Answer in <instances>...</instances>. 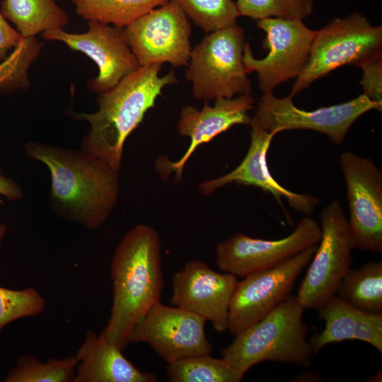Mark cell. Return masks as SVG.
<instances>
[{"label": "cell", "instance_id": "obj_1", "mask_svg": "<svg viewBox=\"0 0 382 382\" xmlns=\"http://www.w3.org/2000/svg\"><path fill=\"white\" fill-rule=\"evenodd\" d=\"M25 152L51 175L50 202L61 216L89 229L99 228L119 197L118 171L83 151L29 141Z\"/></svg>", "mask_w": 382, "mask_h": 382}, {"label": "cell", "instance_id": "obj_2", "mask_svg": "<svg viewBox=\"0 0 382 382\" xmlns=\"http://www.w3.org/2000/svg\"><path fill=\"white\" fill-rule=\"evenodd\" d=\"M110 274L113 300L102 332L123 351L133 327L160 299L163 277L158 232L144 224L129 230L115 250Z\"/></svg>", "mask_w": 382, "mask_h": 382}, {"label": "cell", "instance_id": "obj_3", "mask_svg": "<svg viewBox=\"0 0 382 382\" xmlns=\"http://www.w3.org/2000/svg\"><path fill=\"white\" fill-rule=\"evenodd\" d=\"M161 66H141L112 89L99 94L96 112L75 114L76 117L91 125L83 140L82 151L120 170L127 138L154 106L162 89L178 83L173 70L160 76Z\"/></svg>", "mask_w": 382, "mask_h": 382}, {"label": "cell", "instance_id": "obj_4", "mask_svg": "<svg viewBox=\"0 0 382 382\" xmlns=\"http://www.w3.org/2000/svg\"><path fill=\"white\" fill-rule=\"evenodd\" d=\"M305 308L289 295L221 351L222 357L243 373L264 361L308 366L313 355L303 321Z\"/></svg>", "mask_w": 382, "mask_h": 382}, {"label": "cell", "instance_id": "obj_5", "mask_svg": "<svg viewBox=\"0 0 382 382\" xmlns=\"http://www.w3.org/2000/svg\"><path fill=\"white\" fill-rule=\"evenodd\" d=\"M379 57H382L381 25H373L359 12L335 18L316 30L307 64L289 96L294 98L341 66L360 67Z\"/></svg>", "mask_w": 382, "mask_h": 382}, {"label": "cell", "instance_id": "obj_6", "mask_svg": "<svg viewBox=\"0 0 382 382\" xmlns=\"http://www.w3.org/2000/svg\"><path fill=\"white\" fill-rule=\"evenodd\" d=\"M245 44L244 29L235 23L209 33L192 48L185 77L196 99L207 102L250 94L243 62Z\"/></svg>", "mask_w": 382, "mask_h": 382}, {"label": "cell", "instance_id": "obj_7", "mask_svg": "<svg viewBox=\"0 0 382 382\" xmlns=\"http://www.w3.org/2000/svg\"><path fill=\"white\" fill-rule=\"evenodd\" d=\"M320 222L321 238L296 296L305 309L316 311L335 296L352 262L347 219L339 201L324 207Z\"/></svg>", "mask_w": 382, "mask_h": 382}, {"label": "cell", "instance_id": "obj_8", "mask_svg": "<svg viewBox=\"0 0 382 382\" xmlns=\"http://www.w3.org/2000/svg\"><path fill=\"white\" fill-rule=\"evenodd\" d=\"M257 26L265 33L262 47L268 53L264 58L257 59L246 42L243 62L248 74L257 73L259 89L263 94L273 92L279 85L301 74L308 60L316 30L308 28L302 20L277 18L258 20Z\"/></svg>", "mask_w": 382, "mask_h": 382}, {"label": "cell", "instance_id": "obj_9", "mask_svg": "<svg viewBox=\"0 0 382 382\" xmlns=\"http://www.w3.org/2000/svg\"><path fill=\"white\" fill-rule=\"evenodd\" d=\"M371 110L382 111L363 93L345 103L305 110L294 105L291 96L278 98L273 92H269L262 94L254 116L274 136L285 130H313L339 144L345 140L355 121Z\"/></svg>", "mask_w": 382, "mask_h": 382}, {"label": "cell", "instance_id": "obj_10", "mask_svg": "<svg viewBox=\"0 0 382 382\" xmlns=\"http://www.w3.org/2000/svg\"><path fill=\"white\" fill-rule=\"evenodd\" d=\"M189 18L178 0H168L124 28L140 66H187L192 50Z\"/></svg>", "mask_w": 382, "mask_h": 382}, {"label": "cell", "instance_id": "obj_11", "mask_svg": "<svg viewBox=\"0 0 382 382\" xmlns=\"http://www.w3.org/2000/svg\"><path fill=\"white\" fill-rule=\"evenodd\" d=\"M340 166L347 188L352 249L382 252V173L374 161L343 152Z\"/></svg>", "mask_w": 382, "mask_h": 382}, {"label": "cell", "instance_id": "obj_12", "mask_svg": "<svg viewBox=\"0 0 382 382\" xmlns=\"http://www.w3.org/2000/svg\"><path fill=\"white\" fill-rule=\"evenodd\" d=\"M316 247L311 246L274 267L251 273L237 283L228 310L227 330L231 335L236 336L259 321L290 295Z\"/></svg>", "mask_w": 382, "mask_h": 382}, {"label": "cell", "instance_id": "obj_13", "mask_svg": "<svg viewBox=\"0 0 382 382\" xmlns=\"http://www.w3.org/2000/svg\"><path fill=\"white\" fill-rule=\"evenodd\" d=\"M207 319L186 309L158 301L135 324L128 344L146 342L168 364L192 356L210 354Z\"/></svg>", "mask_w": 382, "mask_h": 382}, {"label": "cell", "instance_id": "obj_14", "mask_svg": "<svg viewBox=\"0 0 382 382\" xmlns=\"http://www.w3.org/2000/svg\"><path fill=\"white\" fill-rule=\"evenodd\" d=\"M320 226L306 216L289 236L279 240H263L238 233L219 243L216 262L223 272L244 277L274 267L303 250L318 244Z\"/></svg>", "mask_w": 382, "mask_h": 382}, {"label": "cell", "instance_id": "obj_15", "mask_svg": "<svg viewBox=\"0 0 382 382\" xmlns=\"http://www.w3.org/2000/svg\"><path fill=\"white\" fill-rule=\"evenodd\" d=\"M88 30L83 33L54 29L42 34L44 39L62 42L96 63L98 74L87 86L99 95L112 89L141 66L127 42L124 28L96 21H88Z\"/></svg>", "mask_w": 382, "mask_h": 382}, {"label": "cell", "instance_id": "obj_16", "mask_svg": "<svg viewBox=\"0 0 382 382\" xmlns=\"http://www.w3.org/2000/svg\"><path fill=\"white\" fill-rule=\"evenodd\" d=\"M170 303L203 316L218 332L227 330L236 276L212 270L199 260L187 262L173 274Z\"/></svg>", "mask_w": 382, "mask_h": 382}, {"label": "cell", "instance_id": "obj_17", "mask_svg": "<svg viewBox=\"0 0 382 382\" xmlns=\"http://www.w3.org/2000/svg\"><path fill=\"white\" fill-rule=\"evenodd\" d=\"M214 100L213 106L205 101L201 110L193 105L183 108L177 128L181 136L190 137V144L178 161L172 162L161 158L158 168L162 175L175 172L180 180L187 161L199 146L209 142L234 125H250L251 118L248 112L254 108L255 101L250 94L235 98H219Z\"/></svg>", "mask_w": 382, "mask_h": 382}, {"label": "cell", "instance_id": "obj_18", "mask_svg": "<svg viewBox=\"0 0 382 382\" xmlns=\"http://www.w3.org/2000/svg\"><path fill=\"white\" fill-rule=\"evenodd\" d=\"M250 144L241 163L231 172L199 185L203 195H209L231 183L261 188L272 195L282 205L284 198L294 209L311 214L318 204V199L311 195L292 192L280 185L272 175L267 162V154L274 135L270 134L255 116L251 118Z\"/></svg>", "mask_w": 382, "mask_h": 382}, {"label": "cell", "instance_id": "obj_19", "mask_svg": "<svg viewBox=\"0 0 382 382\" xmlns=\"http://www.w3.org/2000/svg\"><path fill=\"white\" fill-rule=\"evenodd\" d=\"M78 364L74 382H156L157 376L142 371L129 361L122 351L101 332L86 333L76 351Z\"/></svg>", "mask_w": 382, "mask_h": 382}, {"label": "cell", "instance_id": "obj_20", "mask_svg": "<svg viewBox=\"0 0 382 382\" xmlns=\"http://www.w3.org/2000/svg\"><path fill=\"white\" fill-rule=\"evenodd\" d=\"M0 11L25 38L63 29L69 23L66 12L54 0H3Z\"/></svg>", "mask_w": 382, "mask_h": 382}, {"label": "cell", "instance_id": "obj_21", "mask_svg": "<svg viewBox=\"0 0 382 382\" xmlns=\"http://www.w3.org/2000/svg\"><path fill=\"white\" fill-rule=\"evenodd\" d=\"M335 295L361 311L382 313V261L348 269Z\"/></svg>", "mask_w": 382, "mask_h": 382}, {"label": "cell", "instance_id": "obj_22", "mask_svg": "<svg viewBox=\"0 0 382 382\" xmlns=\"http://www.w3.org/2000/svg\"><path fill=\"white\" fill-rule=\"evenodd\" d=\"M168 0H71L76 12L88 21L120 28L129 24Z\"/></svg>", "mask_w": 382, "mask_h": 382}, {"label": "cell", "instance_id": "obj_23", "mask_svg": "<svg viewBox=\"0 0 382 382\" xmlns=\"http://www.w3.org/2000/svg\"><path fill=\"white\" fill-rule=\"evenodd\" d=\"M167 374L170 382H239L245 375L224 358L216 359L209 354L169 363Z\"/></svg>", "mask_w": 382, "mask_h": 382}, {"label": "cell", "instance_id": "obj_24", "mask_svg": "<svg viewBox=\"0 0 382 382\" xmlns=\"http://www.w3.org/2000/svg\"><path fill=\"white\" fill-rule=\"evenodd\" d=\"M318 311L325 326L321 332L313 335L308 340L313 355L328 344L354 340L359 310L335 295Z\"/></svg>", "mask_w": 382, "mask_h": 382}, {"label": "cell", "instance_id": "obj_25", "mask_svg": "<svg viewBox=\"0 0 382 382\" xmlns=\"http://www.w3.org/2000/svg\"><path fill=\"white\" fill-rule=\"evenodd\" d=\"M78 359L75 356L42 361L35 356L22 355L4 382H74Z\"/></svg>", "mask_w": 382, "mask_h": 382}, {"label": "cell", "instance_id": "obj_26", "mask_svg": "<svg viewBox=\"0 0 382 382\" xmlns=\"http://www.w3.org/2000/svg\"><path fill=\"white\" fill-rule=\"evenodd\" d=\"M42 46L35 37H23L11 52L0 61V91L28 87V71L38 57Z\"/></svg>", "mask_w": 382, "mask_h": 382}, {"label": "cell", "instance_id": "obj_27", "mask_svg": "<svg viewBox=\"0 0 382 382\" xmlns=\"http://www.w3.org/2000/svg\"><path fill=\"white\" fill-rule=\"evenodd\" d=\"M187 16L205 33L236 23L240 16L233 0H178Z\"/></svg>", "mask_w": 382, "mask_h": 382}, {"label": "cell", "instance_id": "obj_28", "mask_svg": "<svg viewBox=\"0 0 382 382\" xmlns=\"http://www.w3.org/2000/svg\"><path fill=\"white\" fill-rule=\"evenodd\" d=\"M240 16L258 21L267 18L303 20L313 11V0H236Z\"/></svg>", "mask_w": 382, "mask_h": 382}, {"label": "cell", "instance_id": "obj_29", "mask_svg": "<svg viewBox=\"0 0 382 382\" xmlns=\"http://www.w3.org/2000/svg\"><path fill=\"white\" fill-rule=\"evenodd\" d=\"M45 303V299L34 288L14 290L0 286V334L13 321L42 313Z\"/></svg>", "mask_w": 382, "mask_h": 382}, {"label": "cell", "instance_id": "obj_30", "mask_svg": "<svg viewBox=\"0 0 382 382\" xmlns=\"http://www.w3.org/2000/svg\"><path fill=\"white\" fill-rule=\"evenodd\" d=\"M354 340L370 344L382 353V313L359 311Z\"/></svg>", "mask_w": 382, "mask_h": 382}, {"label": "cell", "instance_id": "obj_31", "mask_svg": "<svg viewBox=\"0 0 382 382\" xmlns=\"http://www.w3.org/2000/svg\"><path fill=\"white\" fill-rule=\"evenodd\" d=\"M359 68L362 70L359 83L363 94L382 110V57L367 62Z\"/></svg>", "mask_w": 382, "mask_h": 382}, {"label": "cell", "instance_id": "obj_32", "mask_svg": "<svg viewBox=\"0 0 382 382\" xmlns=\"http://www.w3.org/2000/svg\"><path fill=\"white\" fill-rule=\"evenodd\" d=\"M23 37L6 21L0 11V61L18 45Z\"/></svg>", "mask_w": 382, "mask_h": 382}, {"label": "cell", "instance_id": "obj_33", "mask_svg": "<svg viewBox=\"0 0 382 382\" xmlns=\"http://www.w3.org/2000/svg\"><path fill=\"white\" fill-rule=\"evenodd\" d=\"M0 194L10 200H18L23 197V190L13 180L6 178L0 168ZM6 227L0 224V244L6 233Z\"/></svg>", "mask_w": 382, "mask_h": 382}, {"label": "cell", "instance_id": "obj_34", "mask_svg": "<svg viewBox=\"0 0 382 382\" xmlns=\"http://www.w3.org/2000/svg\"><path fill=\"white\" fill-rule=\"evenodd\" d=\"M294 381H319L321 377L319 374L313 372H304L297 375Z\"/></svg>", "mask_w": 382, "mask_h": 382}, {"label": "cell", "instance_id": "obj_35", "mask_svg": "<svg viewBox=\"0 0 382 382\" xmlns=\"http://www.w3.org/2000/svg\"><path fill=\"white\" fill-rule=\"evenodd\" d=\"M381 371L377 372L376 374L371 376L369 377L366 380V381H371V382H378L381 381Z\"/></svg>", "mask_w": 382, "mask_h": 382}]
</instances>
